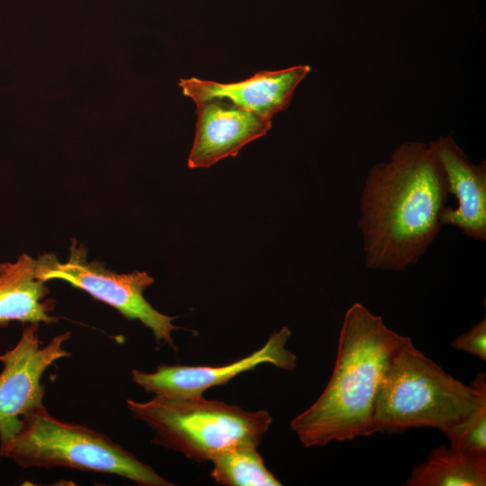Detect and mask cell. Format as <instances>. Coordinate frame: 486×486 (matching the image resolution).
<instances>
[{
  "label": "cell",
  "instance_id": "cell-5",
  "mask_svg": "<svg viewBox=\"0 0 486 486\" xmlns=\"http://www.w3.org/2000/svg\"><path fill=\"white\" fill-rule=\"evenodd\" d=\"M0 454L25 469L66 467L116 474L141 486L173 485L106 435L58 420L44 406L23 418Z\"/></svg>",
  "mask_w": 486,
  "mask_h": 486
},
{
  "label": "cell",
  "instance_id": "cell-1",
  "mask_svg": "<svg viewBox=\"0 0 486 486\" xmlns=\"http://www.w3.org/2000/svg\"><path fill=\"white\" fill-rule=\"evenodd\" d=\"M448 189L428 145L406 141L375 164L360 196L359 229L366 266L402 271L417 264L442 224Z\"/></svg>",
  "mask_w": 486,
  "mask_h": 486
},
{
  "label": "cell",
  "instance_id": "cell-4",
  "mask_svg": "<svg viewBox=\"0 0 486 486\" xmlns=\"http://www.w3.org/2000/svg\"><path fill=\"white\" fill-rule=\"evenodd\" d=\"M126 403L134 418L155 432L154 444L199 463L233 447L257 446L273 420L266 410L248 411L202 396Z\"/></svg>",
  "mask_w": 486,
  "mask_h": 486
},
{
  "label": "cell",
  "instance_id": "cell-13",
  "mask_svg": "<svg viewBox=\"0 0 486 486\" xmlns=\"http://www.w3.org/2000/svg\"><path fill=\"white\" fill-rule=\"evenodd\" d=\"M405 486H484L486 454L440 446L416 465Z\"/></svg>",
  "mask_w": 486,
  "mask_h": 486
},
{
  "label": "cell",
  "instance_id": "cell-16",
  "mask_svg": "<svg viewBox=\"0 0 486 486\" xmlns=\"http://www.w3.org/2000/svg\"><path fill=\"white\" fill-rule=\"evenodd\" d=\"M451 346L486 360V319L474 324L469 330L455 338Z\"/></svg>",
  "mask_w": 486,
  "mask_h": 486
},
{
  "label": "cell",
  "instance_id": "cell-6",
  "mask_svg": "<svg viewBox=\"0 0 486 486\" xmlns=\"http://www.w3.org/2000/svg\"><path fill=\"white\" fill-rule=\"evenodd\" d=\"M37 277L45 283L65 281L85 291L123 317L140 320L152 331L158 342L174 347L172 333L179 328L173 324L176 317L159 312L144 298V291L154 283L146 272L117 274L98 261L88 262L86 249L73 240L67 262L60 263L53 254H44L38 258Z\"/></svg>",
  "mask_w": 486,
  "mask_h": 486
},
{
  "label": "cell",
  "instance_id": "cell-14",
  "mask_svg": "<svg viewBox=\"0 0 486 486\" xmlns=\"http://www.w3.org/2000/svg\"><path fill=\"white\" fill-rule=\"evenodd\" d=\"M212 478L226 486H280L282 482L266 468L257 446L225 450L212 460Z\"/></svg>",
  "mask_w": 486,
  "mask_h": 486
},
{
  "label": "cell",
  "instance_id": "cell-7",
  "mask_svg": "<svg viewBox=\"0 0 486 486\" xmlns=\"http://www.w3.org/2000/svg\"><path fill=\"white\" fill-rule=\"evenodd\" d=\"M38 329L39 323H30L16 346L0 355L4 364L0 374V446L15 437L26 416L43 407L42 374L54 362L70 355L63 348L69 332L44 346Z\"/></svg>",
  "mask_w": 486,
  "mask_h": 486
},
{
  "label": "cell",
  "instance_id": "cell-15",
  "mask_svg": "<svg viewBox=\"0 0 486 486\" xmlns=\"http://www.w3.org/2000/svg\"><path fill=\"white\" fill-rule=\"evenodd\" d=\"M444 434L454 449L486 454V396L466 419Z\"/></svg>",
  "mask_w": 486,
  "mask_h": 486
},
{
  "label": "cell",
  "instance_id": "cell-8",
  "mask_svg": "<svg viewBox=\"0 0 486 486\" xmlns=\"http://www.w3.org/2000/svg\"><path fill=\"white\" fill-rule=\"evenodd\" d=\"M291 337L288 327L274 332L259 349L224 365H159L156 372L133 369V382L155 396L193 398L202 396L212 387L226 384L242 373L269 364L277 368L293 371L296 356L286 348Z\"/></svg>",
  "mask_w": 486,
  "mask_h": 486
},
{
  "label": "cell",
  "instance_id": "cell-3",
  "mask_svg": "<svg viewBox=\"0 0 486 486\" xmlns=\"http://www.w3.org/2000/svg\"><path fill=\"white\" fill-rule=\"evenodd\" d=\"M485 396L484 372L467 385L446 373L407 337L378 386L374 431L398 434L430 427L445 433L466 419Z\"/></svg>",
  "mask_w": 486,
  "mask_h": 486
},
{
  "label": "cell",
  "instance_id": "cell-11",
  "mask_svg": "<svg viewBox=\"0 0 486 486\" xmlns=\"http://www.w3.org/2000/svg\"><path fill=\"white\" fill-rule=\"evenodd\" d=\"M310 71V66L299 65L282 70L260 71L246 80L229 84L191 77L181 79L178 85L183 94L195 103L224 98L272 121L289 105L296 87Z\"/></svg>",
  "mask_w": 486,
  "mask_h": 486
},
{
  "label": "cell",
  "instance_id": "cell-2",
  "mask_svg": "<svg viewBox=\"0 0 486 486\" xmlns=\"http://www.w3.org/2000/svg\"><path fill=\"white\" fill-rule=\"evenodd\" d=\"M407 336L359 302L346 311L332 374L322 393L290 423L305 447L368 436L378 386Z\"/></svg>",
  "mask_w": 486,
  "mask_h": 486
},
{
  "label": "cell",
  "instance_id": "cell-9",
  "mask_svg": "<svg viewBox=\"0 0 486 486\" xmlns=\"http://www.w3.org/2000/svg\"><path fill=\"white\" fill-rule=\"evenodd\" d=\"M195 104L197 122L187 161L190 168L210 167L223 158L236 157L244 146L265 136L272 126V121L224 98Z\"/></svg>",
  "mask_w": 486,
  "mask_h": 486
},
{
  "label": "cell",
  "instance_id": "cell-12",
  "mask_svg": "<svg viewBox=\"0 0 486 486\" xmlns=\"http://www.w3.org/2000/svg\"><path fill=\"white\" fill-rule=\"evenodd\" d=\"M38 259L23 253L14 263L0 264V327L11 321L51 324L57 318L50 314L53 300L45 282L37 277Z\"/></svg>",
  "mask_w": 486,
  "mask_h": 486
},
{
  "label": "cell",
  "instance_id": "cell-10",
  "mask_svg": "<svg viewBox=\"0 0 486 486\" xmlns=\"http://www.w3.org/2000/svg\"><path fill=\"white\" fill-rule=\"evenodd\" d=\"M438 160L448 193L455 196L456 208L445 207L442 225L458 228L474 240H486V164L472 163L451 136H440L428 144Z\"/></svg>",
  "mask_w": 486,
  "mask_h": 486
}]
</instances>
